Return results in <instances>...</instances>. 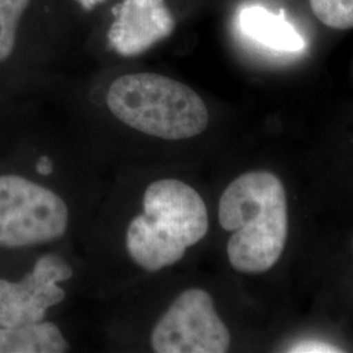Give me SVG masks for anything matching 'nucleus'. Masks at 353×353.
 <instances>
[{
  "mask_svg": "<svg viewBox=\"0 0 353 353\" xmlns=\"http://www.w3.org/2000/svg\"><path fill=\"white\" fill-rule=\"evenodd\" d=\"M68 350L62 331L51 322L0 327V353H64Z\"/></svg>",
  "mask_w": 353,
  "mask_h": 353,
  "instance_id": "nucleus-10",
  "label": "nucleus"
},
{
  "mask_svg": "<svg viewBox=\"0 0 353 353\" xmlns=\"http://www.w3.org/2000/svg\"><path fill=\"white\" fill-rule=\"evenodd\" d=\"M144 216L165 236L189 249L208 232V212L196 190L179 179L151 183L143 196Z\"/></svg>",
  "mask_w": 353,
  "mask_h": 353,
  "instance_id": "nucleus-6",
  "label": "nucleus"
},
{
  "mask_svg": "<svg viewBox=\"0 0 353 353\" xmlns=\"http://www.w3.org/2000/svg\"><path fill=\"white\" fill-rule=\"evenodd\" d=\"M157 353H224L230 334L214 309L211 294L201 288L182 292L152 331Z\"/></svg>",
  "mask_w": 353,
  "mask_h": 353,
  "instance_id": "nucleus-4",
  "label": "nucleus"
},
{
  "mask_svg": "<svg viewBox=\"0 0 353 353\" xmlns=\"http://www.w3.org/2000/svg\"><path fill=\"white\" fill-rule=\"evenodd\" d=\"M290 352H341V350H338L334 345L326 344V343L309 341L293 345L290 348Z\"/></svg>",
  "mask_w": 353,
  "mask_h": 353,
  "instance_id": "nucleus-13",
  "label": "nucleus"
},
{
  "mask_svg": "<svg viewBox=\"0 0 353 353\" xmlns=\"http://www.w3.org/2000/svg\"><path fill=\"white\" fill-rule=\"evenodd\" d=\"M318 21L335 30L353 28V0H309Z\"/></svg>",
  "mask_w": 353,
  "mask_h": 353,
  "instance_id": "nucleus-12",
  "label": "nucleus"
},
{
  "mask_svg": "<svg viewBox=\"0 0 353 353\" xmlns=\"http://www.w3.org/2000/svg\"><path fill=\"white\" fill-rule=\"evenodd\" d=\"M126 246L131 259L150 272L176 265L188 250L153 227L144 214L137 216L130 223Z\"/></svg>",
  "mask_w": 353,
  "mask_h": 353,
  "instance_id": "nucleus-8",
  "label": "nucleus"
},
{
  "mask_svg": "<svg viewBox=\"0 0 353 353\" xmlns=\"http://www.w3.org/2000/svg\"><path fill=\"white\" fill-rule=\"evenodd\" d=\"M240 28L248 37L272 50L296 52L305 46L303 38L294 26L259 6L246 7L241 11Z\"/></svg>",
  "mask_w": 353,
  "mask_h": 353,
  "instance_id": "nucleus-9",
  "label": "nucleus"
},
{
  "mask_svg": "<svg viewBox=\"0 0 353 353\" xmlns=\"http://www.w3.org/2000/svg\"><path fill=\"white\" fill-rule=\"evenodd\" d=\"M68 227L63 199L20 176H0V248L58 240Z\"/></svg>",
  "mask_w": 353,
  "mask_h": 353,
  "instance_id": "nucleus-3",
  "label": "nucleus"
},
{
  "mask_svg": "<svg viewBox=\"0 0 353 353\" xmlns=\"http://www.w3.org/2000/svg\"><path fill=\"white\" fill-rule=\"evenodd\" d=\"M85 11H92L94 10L97 6H100L102 3H105L106 0H76Z\"/></svg>",
  "mask_w": 353,
  "mask_h": 353,
  "instance_id": "nucleus-15",
  "label": "nucleus"
},
{
  "mask_svg": "<svg viewBox=\"0 0 353 353\" xmlns=\"http://www.w3.org/2000/svg\"><path fill=\"white\" fill-rule=\"evenodd\" d=\"M108 38L115 52L137 57L169 37L176 21L165 0H123L113 10Z\"/></svg>",
  "mask_w": 353,
  "mask_h": 353,
  "instance_id": "nucleus-7",
  "label": "nucleus"
},
{
  "mask_svg": "<svg viewBox=\"0 0 353 353\" xmlns=\"http://www.w3.org/2000/svg\"><path fill=\"white\" fill-rule=\"evenodd\" d=\"M219 221L233 232L228 259L242 274H263L276 265L288 240L287 192L270 172H249L236 178L219 203Z\"/></svg>",
  "mask_w": 353,
  "mask_h": 353,
  "instance_id": "nucleus-1",
  "label": "nucleus"
},
{
  "mask_svg": "<svg viewBox=\"0 0 353 353\" xmlns=\"http://www.w3.org/2000/svg\"><path fill=\"white\" fill-rule=\"evenodd\" d=\"M72 275L71 265L62 256L46 254L20 281L0 279V327L43 321L48 309L65 299V292L58 284Z\"/></svg>",
  "mask_w": 353,
  "mask_h": 353,
  "instance_id": "nucleus-5",
  "label": "nucleus"
},
{
  "mask_svg": "<svg viewBox=\"0 0 353 353\" xmlns=\"http://www.w3.org/2000/svg\"><path fill=\"white\" fill-rule=\"evenodd\" d=\"M30 0H0V62L12 54L17 26Z\"/></svg>",
  "mask_w": 353,
  "mask_h": 353,
  "instance_id": "nucleus-11",
  "label": "nucleus"
},
{
  "mask_svg": "<svg viewBox=\"0 0 353 353\" xmlns=\"http://www.w3.org/2000/svg\"><path fill=\"white\" fill-rule=\"evenodd\" d=\"M106 102L126 126L160 139L198 137L210 122L208 109L195 90L152 72L118 77L108 90Z\"/></svg>",
  "mask_w": 353,
  "mask_h": 353,
  "instance_id": "nucleus-2",
  "label": "nucleus"
},
{
  "mask_svg": "<svg viewBox=\"0 0 353 353\" xmlns=\"http://www.w3.org/2000/svg\"><path fill=\"white\" fill-rule=\"evenodd\" d=\"M37 172L42 176H49L52 173V161L48 156H42L37 163Z\"/></svg>",
  "mask_w": 353,
  "mask_h": 353,
  "instance_id": "nucleus-14",
  "label": "nucleus"
}]
</instances>
